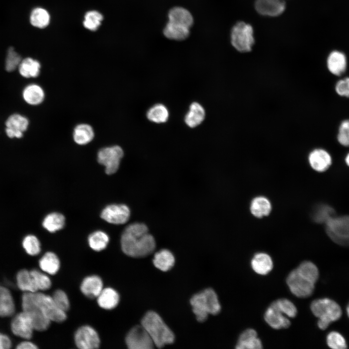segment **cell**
Instances as JSON below:
<instances>
[{
    "instance_id": "obj_1",
    "label": "cell",
    "mask_w": 349,
    "mask_h": 349,
    "mask_svg": "<svg viewBox=\"0 0 349 349\" xmlns=\"http://www.w3.org/2000/svg\"><path fill=\"white\" fill-rule=\"evenodd\" d=\"M121 248L127 255L143 257L151 254L156 247L155 240L143 223L136 222L128 225L121 238Z\"/></svg>"
},
{
    "instance_id": "obj_2",
    "label": "cell",
    "mask_w": 349,
    "mask_h": 349,
    "mask_svg": "<svg viewBox=\"0 0 349 349\" xmlns=\"http://www.w3.org/2000/svg\"><path fill=\"white\" fill-rule=\"evenodd\" d=\"M141 325L157 347L160 348L174 342V333L155 312H147L141 320Z\"/></svg>"
},
{
    "instance_id": "obj_3",
    "label": "cell",
    "mask_w": 349,
    "mask_h": 349,
    "mask_svg": "<svg viewBox=\"0 0 349 349\" xmlns=\"http://www.w3.org/2000/svg\"><path fill=\"white\" fill-rule=\"evenodd\" d=\"M190 302L197 320L201 322L205 321L209 314L217 315L221 310L218 296L212 288L194 294Z\"/></svg>"
},
{
    "instance_id": "obj_4",
    "label": "cell",
    "mask_w": 349,
    "mask_h": 349,
    "mask_svg": "<svg viewBox=\"0 0 349 349\" xmlns=\"http://www.w3.org/2000/svg\"><path fill=\"white\" fill-rule=\"evenodd\" d=\"M310 309L314 315L318 318L317 325L322 330L340 319L342 314L340 305L334 301L326 298L313 301Z\"/></svg>"
},
{
    "instance_id": "obj_5",
    "label": "cell",
    "mask_w": 349,
    "mask_h": 349,
    "mask_svg": "<svg viewBox=\"0 0 349 349\" xmlns=\"http://www.w3.org/2000/svg\"><path fill=\"white\" fill-rule=\"evenodd\" d=\"M21 304L22 311L31 318L35 330L44 331L48 328L50 321L36 302L33 292H23Z\"/></svg>"
},
{
    "instance_id": "obj_6",
    "label": "cell",
    "mask_w": 349,
    "mask_h": 349,
    "mask_svg": "<svg viewBox=\"0 0 349 349\" xmlns=\"http://www.w3.org/2000/svg\"><path fill=\"white\" fill-rule=\"evenodd\" d=\"M326 231L334 243L349 247V215L334 217L326 223Z\"/></svg>"
},
{
    "instance_id": "obj_7",
    "label": "cell",
    "mask_w": 349,
    "mask_h": 349,
    "mask_svg": "<svg viewBox=\"0 0 349 349\" xmlns=\"http://www.w3.org/2000/svg\"><path fill=\"white\" fill-rule=\"evenodd\" d=\"M231 41L238 51L241 52L251 51L254 43L252 26L244 22H238L232 28Z\"/></svg>"
},
{
    "instance_id": "obj_8",
    "label": "cell",
    "mask_w": 349,
    "mask_h": 349,
    "mask_svg": "<svg viewBox=\"0 0 349 349\" xmlns=\"http://www.w3.org/2000/svg\"><path fill=\"white\" fill-rule=\"evenodd\" d=\"M124 156L123 149L114 145L101 148L97 153L98 162L105 167V172L111 174L118 170L120 161Z\"/></svg>"
},
{
    "instance_id": "obj_9",
    "label": "cell",
    "mask_w": 349,
    "mask_h": 349,
    "mask_svg": "<svg viewBox=\"0 0 349 349\" xmlns=\"http://www.w3.org/2000/svg\"><path fill=\"white\" fill-rule=\"evenodd\" d=\"M286 283L292 293L299 298L310 296L315 289V284L301 276L296 269L287 276Z\"/></svg>"
},
{
    "instance_id": "obj_10",
    "label": "cell",
    "mask_w": 349,
    "mask_h": 349,
    "mask_svg": "<svg viewBox=\"0 0 349 349\" xmlns=\"http://www.w3.org/2000/svg\"><path fill=\"white\" fill-rule=\"evenodd\" d=\"M33 293L36 302L50 321L61 322L65 320V312L58 307L52 297L38 291Z\"/></svg>"
},
{
    "instance_id": "obj_11",
    "label": "cell",
    "mask_w": 349,
    "mask_h": 349,
    "mask_svg": "<svg viewBox=\"0 0 349 349\" xmlns=\"http://www.w3.org/2000/svg\"><path fill=\"white\" fill-rule=\"evenodd\" d=\"M127 346L130 349H150L155 346L150 336L142 325L133 327L126 337Z\"/></svg>"
},
{
    "instance_id": "obj_12",
    "label": "cell",
    "mask_w": 349,
    "mask_h": 349,
    "mask_svg": "<svg viewBox=\"0 0 349 349\" xmlns=\"http://www.w3.org/2000/svg\"><path fill=\"white\" fill-rule=\"evenodd\" d=\"M10 328L15 335L25 340L30 339L35 330L31 318L23 311L15 315L12 318Z\"/></svg>"
},
{
    "instance_id": "obj_13",
    "label": "cell",
    "mask_w": 349,
    "mask_h": 349,
    "mask_svg": "<svg viewBox=\"0 0 349 349\" xmlns=\"http://www.w3.org/2000/svg\"><path fill=\"white\" fill-rule=\"evenodd\" d=\"M130 215L129 208L124 204H112L102 211L101 217L109 223L122 224L127 222Z\"/></svg>"
},
{
    "instance_id": "obj_14",
    "label": "cell",
    "mask_w": 349,
    "mask_h": 349,
    "mask_svg": "<svg viewBox=\"0 0 349 349\" xmlns=\"http://www.w3.org/2000/svg\"><path fill=\"white\" fill-rule=\"evenodd\" d=\"M75 342L81 349H94L100 345V339L94 329L89 326L80 327L75 333Z\"/></svg>"
},
{
    "instance_id": "obj_15",
    "label": "cell",
    "mask_w": 349,
    "mask_h": 349,
    "mask_svg": "<svg viewBox=\"0 0 349 349\" xmlns=\"http://www.w3.org/2000/svg\"><path fill=\"white\" fill-rule=\"evenodd\" d=\"M266 322L275 329L287 328L290 325L289 319L286 317L272 302L264 315Z\"/></svg>"
},
{
    "instance_id": "obj_16",
    "label": "cell",
    "mask_w": 349,
    "mask_h": 349,
    "mask_svg": "<svg viewBox=\"0 0 349 349\" xmlns=\"http://www.w3.org/2000/svg\"><path fill=\"white\" fill-rule=\"evenodd\" d=\"M255 8L261 15L276 16L283 13L286 4L284 0H256Z\"/></svg>"
},
{
    "instance_id": "obj_17",
    "label": "cell",
    "mask_w": 349,
    "mask_h": 349,
    "mask_svg": "<svg viewBox=\"0 0 349 349\" xmlns=\"http://www.w3.org/2000/svg\"><path fill=\"white\" fill-rule=\"evenodd\" d=\"M28 125L29 121L26 117L17 114H13L6 122V134L10 138H21Z\"/></svg>"
},
{
    "instance_id": "obj_18",
    "label": "cell",
    "mask_w": 349,
    "mask_h": 349,
    "mask_svg": "<svg viewBox=\"0 0 349 349\" xmlns=\"http://www.w3.org/2000/svg\"><path fill=\"white\" fill-rule=\"evenodd\" d=\"M311 167L315 171L322 172L327 170L332 163L330 154L322 149H316L312 151L308 157Z\"/></svg>"
},
{
    "instance_id": "obj_19",
    "label": "cell",
    "mask_w": 349,
    "mask_h": 349,
    "mask_svg": "<svg viewBox=\"0 0 349 349\" xmlns=\"http://www.w3.org/2000/svg\"><path fill=\"white\" fill-rule=\"evenodd\" d=\"M16 304L11 291L6 287L0 286V317H8L13 316Z\"/></svg>"
},
{
    "instance_id": "obj_20",
    "label": "cell",
    "mask_w": 349,
    "mask_h": 349,
    "mask_svg": "<svg viewBox=\"0 0 349 349\" xmlns=\"http://www.w3.org/2000/svg\"><path fill=\"white\" fill-rule=\"evenodd\" d=\"M262 348V344L257 337L256 332L253 329H248L240 334L236 346L237 349H260Z\"/></svg>"
},
{
    "instance_id": "obj_21",
    "label": "cell",
    "mask_w": 349,
    "mask_h": 349,
    "mask_svg": "<svg viewBox=\"0 0 349 349\" xmlns=\"http://www.w3.org/2000/svg\"><path fill=\"white\" fill-rule=\"evenodd\" d=\"M103 289V283L101 278L96 275L86 277L82 281L80 290L82 293L89 298H97Z\"/></svg>"
},
{
    "instance_id": "obj_22",
    "label": "cell",
    "mask_w": 349,
    "mask_h": 349,
    "mask_svg": "<svg viewBox=\"0 0 349 349\" xmlns=\"http://www.w3.org/2000/svg\"><path fill=\"white\" fill-rule=\"evenodd\" d=\"M95 136L93 127L89 124L80 123L76 125L73 131V139L77 144L86 145L93 141Z\"/></svg>"
},
{
    "instance_id": "obj_23",
    "label": "cell",
    "mask_w": 349,
    "mask_h": 349,
    "mask_svg": "<svg viewBox=\"0 0 349 349\" xmlns=\"http://www.w3.org/2000/svg\"><path fill=\"white\" fill-rule=\"evenodd\" d=\"M253 270L257 274L266 275L273 268V262L270 256L266 253L256 254L251 260Z\"/></svg>"
},
{
    "instance_id": "obj_24",
    "label": "cell",
    "mask_w": 349,
    "mask_h": 349,
    "mask_svg": "<svg viewBox=\"0 0 349 349\" xmlns=\"http://www.w3.org/2000/svg\"><path fill=\"white\" fill-rule=\"evenodd\" d=\"M168 17L169 21L189 29L193 22V17L190 12L180 7H175L171 9Z\"/></svg>"
},
{
    "instance_id": "obj_25",
    "label": "cell",
    "mask_w": 349,
    "mask_h": 349,
    "mask_svg": "<svg viewBox=\"0 0 349 349\" xmlns=\"http://www.w3.org/2000/svg\"><path fill=\"white\" fill-rule=\"evenodd\" d=\"M346 66V58L343 53L337 51L330 53L327 59V67L331 73L340 76L345 71Z\"/></svg>"
},
{
    "instance_id": "obj_26",
    "label": "cell",
    "mask_w": 349,
    "mask_h": 349,
    "mask_svg": "<svg viewBox=\"0 0 349 349\" xmlns=\"http://www.w3.org/2000/svg\"><path fill=\"white\" fill-rule=\"evenodd\" d=\"M206 112L203 107L198 102L190 104L189 110L185 116V122L190 127L199 125L205 118Z\"/></svg>"
},
{
    "instance_id": "obj_27",
    "label": "cell",
    "mask_w": 349,
    "mask_h": 349,
    "mask_svg": "<svg viewBox=\"0 0 349 349\" xmlns=\"http://www.w3.org/2000/svg\"><path fill=\"white\" fill-rule=\"evenodd\" d=\"M97 298L98 305L105 309L115 308L119 301L118 293L116 290L110 287L103 289Z\"/></svg>"
},
{
    "instance_id": "obj_28",
    "label": "cell",
    "mask_w": 349,
    "mask_h": 349,
    "mask_svg": "<svg viewBox=\"0 0 349 349\" xmlns=\"http://www.w3.org/2000/svg\"><path fill=\"white\" fill-rule=\"evenodd\" d=\"M251 213L255 217L262 218L268 216L271 210V204L269 200L264 196L254 198L250 204Z\"/></svg>"
},
{
    "instance_id": "obj_29",
    "label": "cell",
    "mask_w": 349,
    "mask_h": 349,
    "mask_svg": "<svg viewBox=\"0 0 349 349\" xmlns=\"http://www.w3.org/2000/svg\"><path fill=\"white\" fill-rule=\"evenodd\" d=\"M23 96L25 101L29 104L37 105L43 102L45 94L43 89L40 86L32 84L24 89Z\"/></svg>"
},
{
    "instance_id": "obj_30",
    "label": "cell",
    "mask_w": 349,
    "mask_h": 349,
    "mask_svg": "<svg viewBox=\"0 0 349 349\" xmlns=\"http://www.w3.org/2000/svg\"><path fill=\"white\" fill-rule=\"evenodd\" d=\"M175 259L168 250L162 249L156 253L153 259L154 266L163 271L170 270L174 265Z\"/></svg>"
},
{
    "instance_id": "obj_31",
    "label": "cell",
    "mask_w": 349,
    "mask_h": 349,
    "mask_svg": "<svg viewBox=\"0 0 349 349\" xmlns=\"http://www.w3.org/2000/svg\"><path fill=\"white\" fill-rule=\"evenodd\" d=\"M16 280L17 287L23 292L38 291L30 270L24 269L19 270L16 273Z\"/></svg>"
},
{
    "instance_id": "obj_32",
    "label": "cell",
    "mask_w": 349,
    "mask_h": 349,
    "mask_svg": "<svg viewBox=\"0 0 349 349\" xmlns=\"http://www.w3.org/2000/svg\"><path fill=\"white\" fill-rule=\"evenodd\" d=\"M20 74L24 77L36 78L40 74L41 64L40 63L32 58H26L21 61L19 65Z\"/></svg>"
},
{
    "instance_id": "obj_33",
    "label": "cell",
    "mask_w": 349,
    "mask_h": 349,
    "mask_svg": "<svg viewBox=\"0 0 349 349\" xmlns=\"http://www.w3.org/2000/svg\"><path fill=\"white\" fill-rule=\"evenodd\" d=\"M39 265L42 271L49 274H55L60 268V261L52 252L46 253L40 259Z\"/></svg>"
},
{
    "instance_id": "obj_34",
    "label": "cell",
    "mask_w": 349,
    "mask_h": 349,
    "mask_svg": "<svg viewBox=\"0 0 349 349\" xmlns=\"http://www.w3.org/2000/svg\"><path fill=\"white\" fill-rule=\"evenodd\" d=\"M163 33L169 39L182 40L189 36L190 29L169 21L164 29Z\"/></svg>"
},
{
    "instance_id": "obj_35",
    "label": "cell",
    "mask_w": 349,
    "mask_h": 349,
    "mask_svg": "<svg viewBox=\"0 0 349 349\" xmlns=\"http://www.w3.org/2000/svg\"><path fill=\"white\" fill-rule=\"evenodd\" d=\"M64 216L57 212L47 215L43 221V227L50 232H55L62 229L65 224Z\"/></svg>"
},
{
    "instance_id": "obj_36",
    "label": "cell",
    "mask_w": 349,
    "mask_h": 349,
    "mask_svg": "<svg viewBox=\"0 0 349 349\" xmlns=\"http://www.w3.org/2000/svg\"><path fill=\"white\" fill-rule=\"evenodd\" d=\"M169 116L168 109L162 104L153 105L146 113V116L149 120L158 124L166 122L168 120Z\"/></svg>"
},
{
    "instance_id": "obj_37",
    "label": "cell",
    "mask_w": 349,
    "mask_h": 349,
    "mask_svg": "<svg viewBox=\"0 0 349 349\" xmlns=\"http://www.w3.org/2000/svg\"><path fill=\"white\" fill-rule=\"evenodd\" d=\"M335 216L334 209L331 206L322 204L317 206L312 212L313 220L318 223H326Z\"/></svg>"
},
{
    "instance_id": "obj_38",
    "label": "cell",
    "mask_w": 349,
    "mask_h": 349,
    "mask_svg": "<svg viewBox=\"0 0 349 349\" xmlns=\"http://www.w3.org/2000/svg\"><path fill=\"white\" fill-rule=\"evenodd\" d=\"M50 15L45 9L41 7L34 8L32 12L30 20L31 24L36 28L43 29L49 24Z\"/></svg>"
},
{
    "instance_id": "obj_39",
    "label": "cell",
    "mask_w": 349,
    "mask_h": 349,
    "mask_svg": "<svg viewBox=\"0 0 349 349\" xmlns=\"http://www.w3.org/2000/svg\"><path fill=\"white\" fill-rule=\"evenodd\" d=\"M296 270L301 276L315 284L318 280V270L316 265L311 261L302 262Z\"/></svg>"
},
{
    "instance_id": "obj_40",
    "label": "cell",
    "mask_w": 349,
    "mask_h": 349,
    "mask_svg": "<svg viewBox=\"0 0 349 349\" xmlns=\"http://www.w3.org/2000/svg\"><path fill=\"white\" fill-rule=\"evenodd\" d=\"M88 241L90 247L93 250L100 251L107 247L109 241V237L103 231H96L89 235Z\"/></svg>"
},
{
    "instance_id": "obj_41",
    "label": "cell",
    "mask_w": 349,
    "mask_h": 349,
    "mask_svg": "<svg viewBox=\"0 0 349 349\" xmlns=\"http://www.w3.org/2000/svg\"><path fill=\"white\" fill-rule=\"evenodd\" d=\"M103 19V16L100 13L94 10L90 11L84 16L83 25L88 30L95 31L101 25Z\"/></svg>"
},
{
    "instance_id": "obj_42",
    "label": "cell",
    "mask_w": 349,
    "mask_h": 349,
    "mask_svg": "<svg viewBox=\"0 0 349 349\" xmlns=\"http://www.w3.org/2000/svg\"><path fill=\"white\" fill-rule=\"evenodd\" d=\"M22 246L26 252L30 255H37L41 251L40 241L34 235L26 236L22 241Z\"/></svg>"
},
{
    "instance_id": "obj_43",
    "label": "cell",
    "mask_w": 349,
    "mask_h": 349,
    "mask_svg": "<svg viewBox=\"0 0 349 349\" xmlns=\"http://www.w3.org/2000/svg\"><path fill=\"white\" fill-rule=\"evenodd\" d=\"M30 272L38 291L46 290L50 287L51 282L46 274L35 269L30 270Z\"/></svg>"
},
{
    "instance_id": "obj_44",
    "label": "cell",
    "mask_w": 349,
    "mask_h": 349,
    "mask_svg": "<svg viewBox=\"0 0 349 349\" xmlns=\"http://www.w3.org/2000/svg\"><path fill=\"white\" fill-rule=\"evenodd\" d=\"M326 342L328 347L333 349H345L347 344L344 337L339 333L332 331L327 335Z\"/></svg>"
},
{
    "instance_id": "obj_45",
    "label": "cell",
    "mask_w": 349,
    "mask_h": 349,
    "mask_svg": "<svg viewBox=\"0 0 349 349\" xmlns=\"http://www.w3.org/2000/svg\"><path fill=\"white\" fill-rule=\"evenodd\" d=\"M279 310L289 317H294L297 314L295 305L287 299H280L273 301Z\"/></svg>"
},
{
    "instance_id": "obj_46",
    "label": "cell",
    "mask_w": 349,
    "mask_h": 349,
    "mask_svg": "<svg viewBox=\"0 0 349 349\" xmlns=\"http://www.w3.org/2000/svg\"><path fill=\"white\" fill-rule=\"evenodd\" d=\"M21 57L13 47H10L8 50L5 63V68L8 72H11L19 66L21 62Z\"/></svg>"
},
{
    "instance_id": "obj_47",
    "label": "cell",
    "mask_w": 349,
    "mask_h": 349,
    "mask_svg": "<svg viewBox=\"0 0 349 349\" xmlns=\"http://www.w3.org/2000/svg\"><path fill=\"white\" fill-rule=\"evenodd\" d=\"M58 307L66 312L70 307L69 301L66 293L62 290H56L52 296Z\"/></svg>"
},
{
    "instance_id": "obj_48",
    "label": "cell",
    "mask_w": 349,
    "mask_h": 349,
    "mask_svg": "<svg viewBox=\"0 0 349 349\" xmlns=\"http://www.w3.org/2000/svg\"><path fill=\"white\" fill-rule=\"evenodd\" d=\"M339 143L343 146H349V120H346L341 124L337 135Z\"/></svg>"
},
{
    "instance_id": "obj_49",
    "label": "cell",
    "mask_w": 349,
    "mask_h": 349,
    "mask_svg": "<svg viewBox=\"0 0 349 349\" xmlns=\"http://www.w3.org/2000/svg\"><path fill=\"white\" fill-rule=\"evenodd\" d=\"M335 91L341 96L349 97V78L339 80L336 84Z\"/></svg>"
},
{
    "instance_id": "obj_50",
    "label": "cell",
    "mask_w": 349,
    "mask_h": 349,
    "mask_svg": "<svg viewBox=\"0 0 349 349\" xmlns=\"http://www.w3.org/2000/svg\"><path fill=\"white\" fill-rule=\"evenodd\" d=\"M12 345L10 338L7 335L0 333V349H9Z\"/></svg>"
},
{
    "instance_id": "obj_51",
    "label": "cell",
    "mask_w": 349,
    "mask_h": 349,
    "mask_svg": "<svg viewBox=\"0 0 349 349\" xmlns=\"http://www.w3.org/2000/svg\"><path fill=\"white\" fill-rule=\"evenodd\" d=\"M37 348L35 344L27 340L19 343L16 347L17 349H36Z\"/></svg>"
},
{
    "instance_id": "obj_52",
    "label": "cell",
    "mask_w": 349,
    "mask_h": 349,
    "mask_svg": "<svg viewBox=\"0 0 349 349\" xmlns=\"http://www.w3.org/2000/svg\"><path fill=\"white\" fill-rule=\"evenodd\" d=\"M346 162L347 164L348 165V166H349V153L348 154V155L347 156V157L346 158Z\"/></svg>"
},
{
    "instance_id": "obj_53",
    "label": "cell",
    "mask_w": 349,
    "mask_h": 349,
    "mask_svg": "<svg viewBox=\"0 0 349 349\" xmlns=\"http://www.w3.org/2000/svg\"><path fill=\"white\" fill-rule=\"evenodd\" d=\"M346 311H347V315L349 317V303H348V304L347 306Z\"/></svg>"
}]
</instances>
